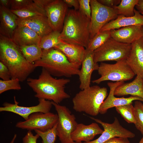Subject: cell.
Here are the masks:
<instances>
[{"instance_id": "cell-47", "label": "cell", "mask_w": 143, "mask_h": 143, "mask_svg": "<svg viewBox=\"0 0 143 143\" xmlns=\"http://www.w3.org/2000/svg\"><path fill=\"white\" fill-rule=\"evenodd\" d=\"M141 108L142 110L143 111V104H142L141 105Z\"/></svg>"}, {"instance_id": "cell-39", "label": "cell", "mask_w": 143, "mask_h": 143, "mask_svg": "<svg viewBox=\"0 0 143 143\" xmlns=\"http://www.w3.org/2000/svg\"><path fill=\"white\" fill-rule=\"evenodd\" d=\"M103 143H131L128 138L115 137L110 139Z\"/></svg>"}, {"instance_id": "cell-2", "label": "cell", "mask_w": 143, "mask_h": 143, "mask_svg": "<svg viewBox=\"0 0 143 143\" xmlns=\"http://www.w3.org/2000/svg\"><path fill=\"white\" fill-rule=\"evenodd\" d=\"M70 82L68 78H53L43 68L38 78L27 79L28 84L35 93V97L52 101L57 104L70 97L65 91V86Z\"/></svg>"}, {"instance_id": "cell-49", "label": "cell", "mask_w": 143, "mask_h": 143, "mask_svg": "<svg viewBox=\"0 0 143 143\" xmlns=\"http://www.w3.org/2000/svg\"><path fill=\"white\" fill-rule=\"evenodd\" d=\"M142 79H143V78H142Z\"/></svg>"}, {"instance_id": "cell-42", "label": "cell", "mask_w": 143, "mask_h": 143, "mask_svg": "<svg viewBox=\"0 0 143 143\" xmlns=\"http://www.w3.org/2000/svg\"><path fill=\"white\" fill-rule=\"evenodd\" d=\"M135 7L137 11L143 15V0H139L138 3Z\"/></svg>"}, {"instance_id": "cell-6", "label": "cell", "mask_w": 143, "mask_h": 143, "mask_svg": "<svg viewBox=\"0 0 143 143\" xmlns=\"http://www.w3.org/2000/svg\"><path fill=\"white\" fill-rule=\"evenodd\" d=\"M132 44L118 42L111 37L94 51V61L98 63L107 61L125 60L130 53Z\"/></svg>"}, {"instance_id": "cell-14", "label": "cell", "mask_w": 143, "mask_h": 143, "mask_svg": "<svg viewBox=\"0 0 143 143\" xmlns=\"http://www.w3.org/2000/svg\"><path fill=\"white\" fill-rule=\"evenodd\" d=\"M124 83V82H109L107 85L110 88L109 94L107 97L101 105L99 113L104 114L109 109L118 106L132 104L134 101H139L143 102V99L136 96H131L128 97H117L114 93L116 88L119 85Z\"/></svg>"}, {"instance_id": "cell-33", "label": "cell", "mask_w": 143, "mask_h": 143, "mask_svg": "<svg viewBox=\"0 0 143 143\" xmlns=\"http://www.w3.org/2000/svg\"><path fill=\"white\" fill-rule=\"evenodd\" d=\"M20 80L17 78L8 80H0V94L10 90H19L21 89Z\"/></svg>"}, {"instance_id": "cell-26", "label": "cell", "mask_w": 143, "mask_h": 143, "mask_svg": "<svg viewBox=\"0 0 143 143\" xmlns=\"http://www.w3.org/2000/svg\"><path fill=\"white\" fill-rule=\"evenodd\" d=\"M19 47L26 59L30 63L34 64L42 56L43 50L39 45L32 44Z\"/></svg>"}, {"instance_id": "cell-34", "label": "cell", "mask_w": 143, "mask_h": 143, "mask_svg": "<svg viewBox=\"0 0 143 143\" xmlns=\"http://www.w3.org/2000/svg\"><path fill=\"white\" fill-rule=\"evenodd\" d=\"M79 8V11L87 18L90 19L91 10V0H78Z\"/></svg>"}, {"instance_id": "cell-15", "label": "cell", "mask_w": 143, "mask_h": 143, "mask_svg": "<svg viewBox=\"0 0 143 143\" xmlns=\"http://www.w3.org/2000/svg\"><path fill=\"white\" fill-rule=\"evenodd\" d=\"M94 51L86 49L82 64L78 75L80 81L79 88L81 90L90 86L91 76L95 70H98L99 65L93 59Z\"/></svg>"}, {"instance_id": "cell-10", "label": "cell", "mask_w": 143, "mask_h": 143, "mask_svg": "<svg viewBox=\"0 0 143 143\" xmlns=\"http://www.w3.org/2000/svg\"><path fill=\"white\" fill-rule=\"evenodd\" d=\"M58 120L57 114L50 112H37L30 115L26 120L17 122L16 127L28 131L37 129L44 132L51 129L57 123Z\"/></svg>"}, {"instance_id": "cell-43", "label": "cell", "mask_w": 143, "mask_h": 143, "mask_svg": "<svg viewBox=\"0 0 143 143\" xmlns=\"http://www.w3.org/2000/svg\"><path fill=\"white\" fill-rule=\"evenodd\" d=\"M11 0H0V5L9 8L10 7Z\"/></svg>"}, {"instance_id": "cell-45", "label": "cell", "mask_w": 143, "mask_h": 143, "mask_svg": "<svg viewBox=\"0 0 143 143\" xmlns=\"http://www.w3.org/2000/svg\"><path fill=\"white\" fill-rule=\"evenodd\" d=\"M138 143H143V137H142Z\"/></svg>"}, {"instance_id": "cell-1", "label": "cell", "mask_w": 143, "mask_h": 143, "mask_svg": "<svg viewBox=\"0 0 143 143\" xmlns=\"http://www.w3.org/2000/svg\"><path fill=\"white\" fill-rule=\"evenodd\" d=\"M0 61L8 69L11 79H27L36 67L26 59L20 47L11 39L0 35Z\"/></svg>"}, {"instance_id": "cell-23", "label": "cell", "mask_w": 143, "mask_h": 143, "mask_svg": "<svg viewBox=\"0 0 143 143\" xmlns=\"http://www.w3.org/2000/svg\"><path fill=\"white\" fill-rule=\"evenodd\" d=\"M54 48L63 53L71 63L81 65L86 50L83 46L61 41Z\"/></svg>"}, {"instance_id": "cell-12", "label": "cell", "mask_w": 143, "mask_h": 143, "mask_svg": "<svg viewBox=\"0 0 143 143\" xmlns=\"http://www.w3.org/2000/svg\"><path fill=\"white\" fill-rule=\"evenodd\" d=\"M14 103L5 102L3 106L0 107V111H8L23 117L25 120L31 114L37 112L46 113L50 112L53 105L52 101L44 99H38V104L30 107L21 106L18 105L15 96Z\"/></svg>"}, {"instance_id": "cell-25", "label": "cell", "mask_w": 143, "mask_h": 143, "mask_svg": "<svg viewBox=\"0 0 143 143\" xmlns=\"http://www.w3.org/2000/svg\"><path fill=\"white\" fill-rule=\"evenodd\" d=\"M11 11L18 18L20 19H27L39 16H46L45 10L34 2L21 9Z\"/></svg>"}, {"instance_id": "cell-46", "label": "cell", "mask_w": 143, "mask_h": 143, "mask_svg": "<svg viewBox=\"0 0 143 143\" xmlns=\"http://www.w3.org/2000/svg\"><path fill=\"white\" fill-rule=\"evenodd\" d=\"M142 37L143 39V27H142Z\"/></svg>"}, {"instance_id": "cell-22", "label": "cell", "mask_w": 143, "mask_h": 143, "mask_svg": "<svg viewBox=\"0 0 143 143\" xmlns=\"http://www.w3.org/2000/svg\"><path fill=\"white\" fill-rule=\"evenodd\" d=\"M18 17L11 10L0 6V35L11 38L12 35L18 26Z\"/></svg>"}, {"instance_id": "cell-8", "label": "cell", "mask_w": 143, "mask_h": 143, "mask_svg": "<svg viewBox=\"0 0 143 143\" xmlns=\"http://www.w3.org/2000/svg\"><path fill=\"white\" fill-rule=\"evenodd\" d=\"M91 13L89 24L90 40L106 24L115 19L118 15L117 10L104 6L96 0H91Z\"/></svg>"}, {"instance_id": "cell-36", "label": "cell", "mask_w": 143, "mask_h": 143, "mask_svg": "<svg viewBox=\"0 0 143 143\" xmlns=\"http://www.w3.org/2000/svg\"><path fill=\"white\" fill-rule=\"evenodd\" d=\"M0 78L3 80H8L11 78V73L7 67L0 61Z\"/></svg>"}, {"instance_id": "cell-7", "label": "cell", "mask_w": 143, "mask_h": 143, "mask_svg": "<svg viewBox=\"0 0 143 143\" xmlns=\"http://www.w3.org/2000/svg\"><path fill=\"white\" fill-rule=\"evenodd\" d=\"M125 60L112 64L101 62L97 70L100 77L92 82L99 84L106 81L124 82L132 79L135 75Z\"/></svg>"}, {"instance_id": "cell-5", "label": "cell", "mask_w": 143, "mask_h": 143, "mask_svg": "<svg viewBox=\"0 0 143 143\" xmlns=\"http://www.w3.org/2000/svg\"><path fill=\"white\" fill-rule=\"evenodd\" d=\"M108 95L106 87L97 85L90 86L76 94L72 99L73 108L77 112L96 116Z\"/></svg>"}, {"instance_id": "cell-21", "label": "cell", "mask_w": 143, "mask_h": 143, "mask_svg": "<svg viewBox=\"0 0 143 143\" xmlns=\"http://www.w3.org/2000/svg\"><path fill=\"white\" fill-rule=\"evenodd\" d=\"M134 15L131 17H127L118 15L115 19L112 20L104 25L100 32L132 25L143 26V15L137 10L134 9Z\"/></svg>"}, {"instance_id": "cell-4", "label": "cell", "mask_w": 143, "mask_h": 143, "mask_svg": "<svg viewBox=\"0 0 143 143\" xmlns=\"http://www.w3.org/2000/svg\"><path fill=\"white\" fill-rule=\"evenodd\" d=\"M42 50L41 59L34 63L36 68L41 67L55 77L69 78L78 75L80 66L71 63L60 51L55 48Z\"/></svg>"}, {"instance_id": "cell-35", "label": "cell", "mask_w": 143, "mask_h": 143, "mask_svg": "<svg viewBox=\"0 0 143 143\" xmlns=\"http://www.w3.org/2000/svg\"><path fill=\"white\" fill-rule=\"evenodd\" d=\"M33 2L32 0H11L10 10H17L25 8Z\"/></svg>"}, {"instance_id": "cell-16", "label": "cell", "mask_w": 143, "mask_h": 143, "mask_svg": "<svg viewBox=\"0 0 143 143\" xmlns=\"http://www.w3.org/2000/svg\"><path fill=\"white\" fill-rule=\"evenodd\" d=\"M125 61L135 75L143 78V39L142 37L132 44L130 53Z\"/></svg>"}, {"instance_id": "cell-40", "label": "cell", "mask_w": 143, "mask_h": 143, "mask_svg": "<svg viewBox=\"0 0 143 143\" xmlns=\"http://www.w3.org/2000/svg\"><path fill=\"white\" fill-rule=\"evenodd\" d=\"M68 7H73L74 9L78 10L79 8V5L78 0H63Z\"/></svg>"}, {"instance_id": "cell-18", "label": "cell", "mask_w": 143, "mask_h": 143, "mask_svg": "<svg viewBox=\"0 0 143 143\" xmlns=\"http://www.w3.org/2000/svg\"><path fill=\"white\" fill-rule=\"evenodd\" d=\"M142 26L132 25L110 30L111 37L121 43L132 44L142 37Z\"/></svg>"}, {"instance_id": "cell-41", "label": "cell", "mask_w": 143, "mask_h": 143, "mask_svg": "<svg viewBox=\"0 0 143 143\" xmlns=\"http://www.w3.org/2000/svg\"><path fill=\"white\" fill-rule=\"evenodd\" d=\"M51 1L52 0H33V1L39 7L44 9V7Z\"/></svg>"}, {"instance_id": "cell-11", "label": "cell", "mask_w": 143, "mask_h": 143, "mask_svg": "<svg viewBox=\"0 0 143 143\" xmlns=\"http://www.w3.org/2000/svg\"><path fill=\"white\" fill-rule=\"evenodd\" d=\"M68 7L63 0H52L44 7L49 23L53 31H62Z\"/></svg>"}, {"instance_id": "cell-19", "label": "cell", "mask_w": 143, "mask_h": 143, "mask_svg": "<svg viewBox=\"0 0 143 143\" xmlns=\"http://www.w3.org/2000/svg\"><path fill=\"white\" fill-rule=\"evenodd\" d=\"M103 131L96 123L88 125L79 123L72 133L71 137L72 140L75 142H88L91 141L96 135L101 134Z\"/></svg>"}, {"instance_id": "cell-13", "label": "cell", "mask_w": 143, "mask_h": 143, "mask_svg": "<svg viewBox=\"0 0 143 143\" xmlns=\"http://www.w3.org/2000/svg\"><path fill=\"white\" fill-rule=\"evenodd\" d=\"M90 118L100 124L104 128L101 136L97 139L84 143H103L110 139L115 137H122L132 138L134 137L135 134L123 127L116 117L114 118L113 122L109 123L92 117Z\"/></svg>"}, {"instance_id": "cell-29", "label": "cell", "mask_w": 143, "mask_h": 143, "mask_svg": "<svg viewBox=\"0 0 143 143\" xmlns=\"http://www.w3.org/2000/svg\"><path fill=\"white\" fill-rule=\"evenodd\" d=\"M111 37L110 30L99 32L90 40L86 49L94 51Z\"/></svg>"}, {"instance_id": "cell-48", "label": "cell", "mask_w": 143, "mask_h": 143, "mask_svg": "<svg viewBox=\"0 0 143 143\" xmlns=\"http://www.w3.org/2000/svg\"><path fill=\"white\" fill-rule=\"evenodd\" d=\"M76 143H82V142H76Z\"/></svg>"}, {"instance_id": "cell-30", "label": "cell", "mask_w": 143, "mask_h": 143, "mask_svg": "<svg viewBox=\"0 0 143 143\" xmlns=\"http://www.w3.org/2000/svg\"><path fill=\"white\" fill-rule=\"evenodd\" d=\"M116 111L128 123L135 122L134 114V108L132 104L115 107Z\"/></svg>"}, {"instance_id": "cell-9", "label": "cell", "mask_w": 143, "mask_h": 143, "mask_svg": "<svg viewBox=\"0 0 143 143\" xmlns=\"http://www.w3.org/2000/svg\"><path fill=\"white\" fill-rule=\"evenodd\" d=\"M52 102L58 117L57 130L61 143H76L71 137L78 124L75 116L66 106Z\"/></svg>"}, {"instance_id": "cell-38", "label": "cell", "mask_w": 143, "mask_h": 143, "mask_svg": "<svg viewBox=\"0 0 143 143\" xmlns=\"http://www.w3.org/2000/svg\"><path fill=\"white\" fill-rule=\"evenodd\" d=\"M102 4L107 7L114 8L118 5L120 3V0H97Z\"/></svg>"}, {"instance_id": "cell-44", "label": "cell", "mask_w": 143, "mask_h": 143, "mask_svg": "<svg viewBox=\"0 0 143 143\" xmlns=\"http://www.w3.org/2000/svg\"><path fill=\"white\" fill-rule=\"evenodd\" d=\"M17 137V135L16 134H15L14 136L12 139V140L11 141V142H10V143H14Z\"/></svg>"}, {"instance_id": "cell-37", "label": "cell", "mask_w": 143, "mask_h": 143, "mask_svg": "<svg viewBox=\"0 0 143 143\" xmlns=\"http://www.w3.org/2000/svg\"><path fill=\"white\" fill-rule=\"evenodd\" d=\"M39 137L38 134L34 135L31 131H28L23 138L22 143H37V140Z\"/></svg>"}, {"instance_id": "cell-27", "label": "cell", "mask_w": 143, "mask_h": 143, "mask_svg": "<svg viewBox=\"0 0 143 143\" xmlns=\"http://www.w3.org/2000/svg\"><path fill=\"white\" fill-rule=\"evenodd\" d=\"M60 32L52 31L41 38L39 46L42 50L54 48L61 41Z\"/></svg>"}, {"instance_id": "cell-31", "label": "cell", "mask_w": 143, "mask_h": 143, "mask_svg": "<svg viewBox=\"0 0 143 143\" xmlns=\"http://www.w3.org/2000/svg\"><path fill=\"white\" fill-rule=\"evenodd\" d=\"M57 123L51 129L42 132L35 129V132L42 139V143H55L57 136Z\"/></svg>"}, {"instance_id": "cell-20", "label": "cell", "mask_w": 143, "mask_h": 143, "mask_svg": "<svg viewBox=\"0 0 143 143\" xmlns=\"http://www.w3.org/2000/svg\"><path fill=\"white\" fill-rule=\"evenodd\" d=\"M41 37L29 28L18 26L13 33L11 39L19 47L32 44L39 45Z\"/></svg>"}, {"instance_id": "cell-17", "label": "cell", "mask_w": 143, "mask_h": 143, "mask_svg": "<svg viewBox=\"0 0 143 143\" xmlns=\"http://www.w3.org/2000/svg\"><path fill=\"white\" fill-rule=\"evenodd\" d=\"M17 23L18 26L27 27L41 38L53 31L46 16H39L23 19L18 18Z\"/></svg>"}, {"instance_id": "cell-24", "label": "cell", "mask_w": 143, "mask_h": 143, "mask_svg": "<svg viewBox=\"0 0 143 143\" xmlns=\"http://www.w3.org/2000/svg\"><path fill=\"white\" fill-rule=\"evenodd\" d=\"M114 94L118 96L131 95L143 99V79L136 76L131 82L123 83L118 86L115 90Z\"/></svg>"}, {"instance_id": "cell-3", "label": "cell", "mask_w": 143, "mask_h": 143, "mask_svg": "<svg viewBox=\"0 0 143 143\" xmlns=\"http://www.w3.org/2000/svg\"><path fill=\"white\" fill-rule=\"evenodd\" d=\"M90 21L79 10H69L60 33L61 40L87 48L90 40Z\"/></svg>"}, {"instance_id": "cell-32", "label": "cell", "mask_w": 143, "mask_h": 143, "mask_svg": "<svg viewBox=\"0 0 143 143\" xmlns=\"http://www.w3.org/2000/svg\"><path fill=\"white\" fill-rule=\"evenodd\" d=\"M142 104L140 101H135L134 107L135 120L134 124L136 128L140 132L143 137V111L141 108Z\"/></svg>"}, {"instance_id": "cell-28", "label": "cell", "mask_w": 143, "mask_h": 143, "mask_svg": "<svg viewBox=\"0 0 143 143\" xmlns=\"http://www.w3.org/2000/svg\"><path fill=\"white\" fill-rule=\"evenodd\" d=\"M139 0H122L120 3L114 8L117 10L118 15L127 17L134 15V7L138 2Z\"/></svg>"}]
</instances>
